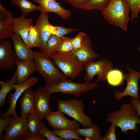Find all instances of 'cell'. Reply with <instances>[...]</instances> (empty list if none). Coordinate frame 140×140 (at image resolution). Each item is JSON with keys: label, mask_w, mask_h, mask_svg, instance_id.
I'll return each instance as SVG.
<instances>
[{"label": "cell", "mask_w": 140, "mask_h": 140, "mask_svg": "<svg viewBox=\"0 0 140 140\" xmlns=\"http://www.w3.org/2000/svg\"><path fill=\"white\" fill-rule=\"evenodd\" d=\"M33 60L36 71L39 73L45 79V85H53L67 79V77L55 66L53 61L50 57L46 56L43 52H34Z\"/></svg>", "instance_id": "3957f363"}, {"label": "cell", "mask_w": 140, "mask_h": 140, "mask_svg": "<svg viewBox=\"0 0 140 140\" xmlns=\"http://www.w3.org/2000/svg\"><path fill=\"white\" fill-rule=\"evenodd\" d=\"M13 117L10 116L6 118H0V140L2 139L3 131L9 125L11 119Z\"/></svg>", "instance_id": "f35d334b"}, {"label": "cell", "mask_w": 140, "mask_h": 140, "mask_svg": "<svg viewBox=\"0 0 140 140\" xmlns=\"http://www.w3.org/2000/svg\"><path fill=\"white\" fill-rule=\"evenodd\" d=\"M137 50L138 51L140 52V46H139L137 48Z\"/></svg>", "instance_id": "60d3db41"}, {"label": "cell", "mask_w": 140, "mask_h": 140, "mask_svg": "<svg viewBox=\"0 0 140 140\" xmlns=\"http://www.w3.org/2000/svg\"><path fill=\"white\" fill-rule=\"evenodd\" d=\"M33 19L22 16L14 18L13 23L14 33L19 35L23 41L27 45V38L30 29L33 25Z\"/></svg>", "instance_id": "ffe728a7"}, {"label": "cell", "mask_w": 140, "mask_h": 140, "mask_svg": "<svg viewBox=\"0 0 140 140\" xmlns=\"http://www.w3.org/2000/svg\"><path fill=\"white\" fill-rule=\"evenodd\" d=\"M12 48L11 42L4 40L0 41V69L3 71L12 69L15 65L17 58Z\"/></svg>", "instance_id": "7c38bea8"}, {"label": "cell", "mask_w": 140, "mask_h": 140, "mask_svg": "<svg viewBox=\"0 0 140 140\" xmlns=\"http://www.w3.org/2000/svg\"><path fill=\"white\" fill-rule=\"evenodd\" d=\"M85 35L83 32H80L75 37L71 38L74 50H77L81 47L83 38Z\"/></svg>", "instance_id": "d590c367"}, {"label": "cell", "mask_w": 140, "mask_h": 140, "mask_svg": "<svg viewBox=\"0 0 140 140\" xmlns=\"http://www.w3.org/2000/svg\"></svg>", "instance_id": "b9f144b4"}, {"label": "cell", "mask_w": 140, "mask_h": 140, "mask_svg": "<svg viewBox=\"0 0 140 140\" xmlns=\"http://www.w3.org/2000/svg\"><path fill=\"white\" fill-rule=\"evenodd\" d=\"M130 9L128 0H111L102 11V17L111 25L119 26L127 31Z\"/></svg>", "instance_id": "7a4b0ae2"}, {"label": "cell", "mask_w": 140, "mask_h": 140, "mask_svg": "<svg viewBox=\"0 0 140 140\" xmlns=\"http://www.w3.org/2000/svg\"><path fill=\"white\" fill-rule=\"evenodd\" d=\"M16 65L17 77L16 84H21L27 81L30 76L35 72L36 68L33 59L23 61L17 58Z\"/></svg>", "instance_id": "ac0fdd59"}, {"label": "cell", "mask_w": 140, "mask_h": 140, "mask_svg": "<svg viewBox=\"0 0 140 140\" xmlns=\"http://www.w3.org/2000/svg\"><path fill=\"white\" fill-rule=\"evenodd\" d=\"M92 43L89 36L86 34L83 38L81 47L72 51L74 54L84 65L100 57L99 54L94 51Z\"/></svg>", "instance_id": "5bb4252c"}, {"label": "cell", "mask_w": 140, "mask_h": 140, "mask_svg": "<svg viewBox=\"0 0 140 140\" xmlns=\"http://www.w3.org/2000/svg\"><path fill=\"white\" fill-rule=\"evenodd\" d=\"M51 131L55 135L65 140H83L80 137L77 129H53Z\"/></svg>", "instance_id": "484cf974"}, {"label": "cell", "mask_w": 140, "mask_h": 140, "mask_svg": "<svg viewBox=\"0 0 140 140\" xmlns=\"http://www.w3.org/2000/svg\"><path fill=\"white\" fill-rule=\"evenodd\" d=\"M50 28L51 34L55 35L61 39L66 34L79 30L78 29L66 28L60 25L54 26L50 24Z\"/></svg>", "instance_id": "4dcf8cb0"}, {"label": "cell", "mask_w": 140, "mask_h": 140, "mask_svg": "<svg viewBox=\"0 0 140 140\" xmlns=\"http://www.w3.org/2000/svg\"><path fill=\"white\" fill-rule=\"evenodd\" d=\"M73 50L71 38L64 36L61 39L60 45L57 52L64 53L72 52Z\"/></svg>", "instance_id": "1f68e13d"}, {"label": "cell", "mask_w": 140, "mask_h": 140, "mask_svg": "<svg viewBox=\"0 0 140 140\" xmlns=\"http://www.w3.org/2000/svg\"><path fill=\"white\" fill-rule=\"evenodd\" d=\"M39 134L46 137L47 140H65L54 134L41 121L40 122Z\"/></svg>", "instance_id": "d6a6232c"}, {"label": "cell", "mask_w": 140, "mask_h": 140, "mask_svg": "<svg viewBox=\"0 0 140 140\" xmlns=\"http://www.w3.org/2000/svg\"><path fill=\"white\" fill-rule=\"evenodd\" d=\"M130 7V18L132 22L137 17L140 12V0H128Z\"/></svg>", "instance_id": "836d02e7"}, {"label": "cell", "mask_w": 140, "mask_h": 140, "mask_svg": "<svg viewBox=\"0 0 140 140\" xmlns=\"http://www.w3.org/2000/svg\"><path fill=\"white\" fill-rule=\"evenodd\" d=\"M11 38L13 43L16 55L19 59L23 61L34 59V52L22 40L19 35L14 33Z\"/></svg>", "instance_id": "d6986e66"}, {"label": "cell", "mask_w": 140, "mask_h": 140, "mask_svg": "<svg viewBox=\"0 0 140 140\" xmlns=\"http://www.w3.org/2000/svg\"><path fill=\"white\" fill-rule=\"evenodd\" d=\"M98 86L97 82H86L78 83L67 79L57 83L50 85H45L43 88L50 94L59 93L63 95L71 94L75 97L79 96L83 93H87Z\"/></svg>", "instance_id": "5b68a950"}, {"label": "cell", "mask_w": 140, "mask_h": 140, "mask_svg": "<svg viewBox=\"0 0 140 140\" xmlns=\"http://www.w3.org/2000/svg\"><path fill=\"white\" fill-rule=\"evenodd\" d=\"M111 0H88L85 10L88 11L97 9L102 11L108 5Z\"/></svg>", "instance_id": "f546056e"}, {"label": "cell", "mask_w": 140, "mask_h": 140, "mask_svg": "<svg viewBox=\"0 0 140 140\" xmlns=\"http://www.w3.org/2000/svg\"><path fill=\"white\" fill-rule=\"evenodd\" d=\"M75 9H85L88 0H64Z\"/></svg>", "instance_id": "74e56055"}, {"label": "cell", "mask_w": 140, "mask_h": 140, "mask_svg": "<svg viewBox=\"0 0 140 140\" xmlns=\"http://www.w3.org/2000/svg\"><path fill=\"white\" fill-rule=\"evenodd\" d=\"M28 116H13L5 128L6 133L2 135V139H17L23 133L27 131V119Z\"/></svg>", "instance_id": "4fadbf2b"}, {"label": "cell", "mask_w": 140, "mask_h": 140, "mask_svg": "<svg viewBox=\"0 0 140 140\" xmlns=\"http://www.w3.org/2000/svg\"><path fill=\"white\" fill-rule=\"evenodd\" d=\"M15 6L19 8L22 16L26 17L29 13L33 11L39 10L38 6H36L29 0H10Z\"/></svg>", "instance_id": "cb8c5ba5"}, {"label": "cell", "mask_w": 140, "mask_h": 140, "mask_svg": "<svg viewBox=\"0 0 140 140\" xmlns=\"http://www.w3.org/2000/svg\"><path fill=\"white\" fill-rule=\"evenodd\" d=\"M126 68L129 73L124 74V80L127 81V85L122 92L115 91L114 97L117 100H120L127 96L140 99L138 91H140V89L138 88V83L140 78V72L135 71L127 67Z\"/></svg>", "instance_id": "ba28073f"}, {"label": "cell", "mask_w": 140, "mask_h": 140, "mask_svg": "<svg viewBox=\"0 0 140 140\" xmlns=\"http://www.w3.org/2000/svg\"><path fill=\"white\" fill-rule=\"evenodd\" d=\"M50 24L47 12H41L36 20L35 25L38 27L39 31L40 40L38 48L42 52H44L47 42L51 34Z\"/></svg>", "instance_id": "e0dca14e"}, {"label": "cell", "mask_w": 140, "mask_h": 140, "mask_svg": "<svg viewBox=\"0 0 140 140\" xmlns=\"http://www.w3.org/2000/svg\"><path fill=\"white\" fill-rule=\"evenodd\" d=\"M64 114L58 110L56 111H51L45 118L48 125L53 129H76L79 128V122L75 119H68Z\"/></svg>", "instance_id": "30bf717a"}, {"label": "cell", "mask_w": 140, "mask_h": 140, "mask_svg": "<svg viewBox=\"0 0 140 140\" xmlns=\"http://www.w3.org/2000/svg\"><path fill=\"white\" fill-rule=\"evenodd\" d=\"M58 110L73 118L80 123L84 128H88L93 124L90 118L84 113V104L76 98L57 100Z\"/></svg>", "instance_id": "8992f818"}, {"label": "cell", "mask_w": 140, "mask_h": 140, "mask_svg": "<svg viewBox=\"0 0 140 140\" xmlns=\"http://www.w3.org/2000/svg\"><path fill=\"white\" fill-rule=\"evenodd\" d=\"M20 140H47L43 135L39 134L34 135L26 131L23 133L17 139Z\"/></svg>", "instance_id": "e575fe53"}, {"label": "cell", "mask_w": 140, "mask_h": 140, "mask_svg": "<svg viewBox=\"0 0 140 140\" xmlns=\"http://www.w3.org/2000/svg\"><path fill=\"white\" fill-rule=\"evenodd\" d=\"M130 102L137 112L140 117V99L131 97Z\"/></svg>", "instance_id": "ab89813d"}, {"label": "cell", "mask_w": 140, "mask_h": 140, "mask_svg": "<svg viewBox=\"0 0 140 140\" xmlns=\"http://www.w3.org/2000/svg\"><path fill=\"white\" fill-rule=\"evenodd\" d=\"M124 80V74L119 69H112L107 76V81L110 85L113 86L120 85Z\"/></svg>", "instance_id": "83f0119b"}, {"label": "cell", "mask_w": 140, "mask_h": 140, "mask_svg": "<svg viewBox=\"0 0 140 140\" xmlns=\"http://www.w3.org/2000/svg\"><path fill=\"white\" fill-rule=\"evenodd\" d=\"M38 81L37 78L31 77L21 84L15 85L14 87L15 92L11 93L9 96V109L6 112L1 115V118L7 117L11 115L15 117H18L16 111V106L18 100L26 90L33 87Z\"/></svg>", "instance_id": "9c48e42d"}, {"label": "cell", "mask_w": 140, "mask_h": 140, "mask_svg": "<svg viewBox=\"0 0 140 140\" xmlns=\"http://www.w3.org/2000/svg\"><path fill=\"white\" fill-rule=\"evenodd\" d=\"M76 129L80 136L88 137L90 140H102L100 128L96 124H93L91 127L88 128H79Z\"/></svg>", "instance_id": "603a6c76"}, {"label": "cell", "mask_w": 140, "mask_h": 140, "mask_svg": "<svg viewBox=\"0 0 140 140\" xmlns=\"http://www.w3.org/2000/svg\"><path fill=\"white\" fill-rule=\"evenodd\" d=\"M113 66L112 63L105 58L102 60L92 61L86 63L84 65L86 74L84 76L86 82H90L96 75H98L97 82L106 81L107 75L113 69Z\"/></svg>", "instance_id": "52a82bcc"}, {"label": "cell", "mask_w": 140, "mask_h": 140, "mask_svg": "<svg viewBox=\"0 0 140 140\" xmlns=\"http://www.w3.org/2000/svg\"><path fill=\"white\" fill-rule=\"evenodd\" d=\"M12 13L0 3V39H6L14 33Z\"/></svg>", "instance_id": "2e32d148"}, {"label": "cell", "mask_w": 140, "mask_h": 140, "mask_svg": "<svg viewBox=\"0 0 140 140\" xmlns=\"http://www.w3.org/2000/svg\"><path fill=\"white\" fill-rule=\"evenodd\" d=\"M106 120L114 124L122 133L128 135L129 130L136 133L138 130L137 124L140 125V117L130 102L122 105L118 110L109 113Z\"/></svg>", "instance_id": "6da1fadb"}, {"label": "cell", "mask_w": 140, "mask_h": 140, "mask_svg": "<svg viewBox=\"0 0 140 140\" xmlns=\"http://www.w3.org/2000/svg\"><path fill=\"white\" fill-rule=\"evenodd\" d=\"M40 121L35 115L34 112L29 114L27 119V131L34 135H39Z\"/></svg>", "instance_id": "f1b7e54d"}, {"label": "cell", "mask_w": 140, "mask_h": 140, "mask_svg": "<svg viewBox=\"0 0 140 140\" xmlns=\"http://www.w3.org/2000/svg\"><path fill=\"white\" fill-rule=\"evenodd\" d=\"M50 94L43 87L34 92V114L40 121L52 111L50 105Z\"/></svg>", "instance_id": "8fae6325"}, {"label": "cell", "mask_w": 140, "mask_h": 140, "mask_svg": "<svg viewBox=\"0 0 140 140\" xmlns=\"http://www.w3.org/2000/svg\"><path fill=\"white\" fill-rule=\"evenodd\" d=\"M116 127L114 124L111 123L106 134L102 137V140H116L115 132Z\"/></svg>", "instance_id": "8d00e7d4"}, {"label": "cell", "mask_w": 140, "mask_h": 140, "mask_svg": "<svg viewBox=\"0 0 140 140\" xmlns=\"http://www.w3.org/2000/svg\"><path fill=\"white\" fill-rule=\"evenodd\" d=\"M17 77L16 72L13 74L12 77L5 82L0 81L1 89L0 90V107H1L6 103V95L11 90L14 89V86L16 84Z\"/></svg>", "instance_id": "7402d4cb"}, {"label": "cell", "mask_w": 140, "mask_h": 140, "mask_svg": "<svg viewBox=\"0 0 140 140\" xmlns=\"http://www.w3.org/2000/svg\"><path fill=\"white\" fill-rule=\"evenodd\" d=\"M40 36L39 31L36 25L31 27L27 38V46L30 48L33 47H38L40 43Z\"/></svg>", "instance_id": "4316f807"}, {"label": "cell", "mask_w": 140, "mask_h": 140, "mask_svg": "<svg viewBox=\"0 0 140 140\" xmlns=\"http://www.w3.org/2000/svg\"><path fill=\"white\" fill-rule=\"evenodd\" d=\"M61 39L55 35L51 34L46 43L45 51L43 53L50 57L52 54L57 52L60 45Z\"/></svg>", "instance_id": "d4e9b609"}, {"label": "cell", "mask_w": 140, "mask_h": 140, "mask_svg": "<svg viewBox=\"0 0 140 140\" xmlns=\"http://www.w3.org/2000/svg\"><path fill=\"white\" fill-rule=\"evenodd\" d=\"M19 100L21 116L26 117L34 111V94L31 88L26 90Z\"/></svg>", "instance_id": "44dd1931"}, {"label": "cell", "mask_w": 140, "mask_h": 140, "mask_svg": "<svg viewBox=\"0 0 140 140\" xmlns=\"http://www.w3.org/2000/svg\"><path fill=\"white\" fill-rule=\"evenodd\" d=\"M39 4V10L41 12H53L57 14L61 18L66 19L71 16V11L64 8L61 5V3L56 0H32Z\"/></svg>", "instance_id": "9a60e30c"}, {"label": "cell", "mask_w": 140, "mask_h": 140, "mask_svg": "<svg viewBox=\"0 0 140 140\" xmlns=\"http://www.w3.org/2000/svg\"><path fill=\"white\" fill-rule=\"evenodd\" d=\"M50 57L67 77L72 79L78 76L84 69V65L72 51L64 53L55 52Z\"/></svg>", "instance_id": "277c9868"}]
</instances>
